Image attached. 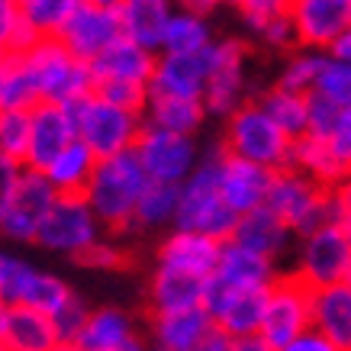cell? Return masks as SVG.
<instances>
[{
    "instance_id": "cell-28",
    "label": "cell",
    "mask_w": 351,
    "mask_h": 351,
    "mask_svg": "<svg viewBox=\"0 0 351 351\" xmlns=\"http://www.w3.org/2000/svg\"><path fill=\"white\" fill-rule=\"evenodd\" d=\"M0 341L10 351H52L62 339L49 313L32 306H7V326Z\"/></svg>"
},
{
    "instance_id": "cell-36",
    "label": "cell",
    "mask_w": 351,
    "mask_h": 351,
    "mask_svg": "<svg viewBox=\"0 0 351 351\" xmlns=\"http://www.w3.org/2000/svg\"><path fill=\"white\" fill-rule=\"evenodd\" d=\"M213 43L210 39V26L203 20V13L193 10H181L174 13L165 29V43H161V52H200Z\"/></svg>"
},
{
    "instance_id": "cell-7",
    "label": "cell",
    "mask_w": 351,
    "mask_h": 351,
    "mask_svg": "<svg viewBox=\"0 0 351 351\" xmlns=\"http://www.w3.org/2000/svg\"><path fill=\"white\" fill-rule=\"evenodd\" d=\"M100 232H104V223L84 193H58L49 216L39 226L36 245H43L45 252H55V255L77 258L87 245L100 239Z\"/></svg>"
},
{
    "instance_id": "cell-60",
    "label": "cell",
    "mask_w": 351,
    "mask_h": 351,
    "mask_svg": "<svg viewBox=\"0 0 351 351\" xmlns=\"http://www.w3.org/2000/svg\"><path fill=\"white\" fill-rule=\"evenodd\" d=\"M226 3H235V7H239V3H242V0H226Z\"/></svg>"
},
{
    "instance_id": "cell-51",
    "label": "cell",
    "mask_w": 351,
    "mask_h": 351,
    "mask_svg": "<svg viewBox=\"0 0 351 351\" xmlns=\"http://www.w3.org/2000/svg\"><path fill=\"white\" fill-rule=\"evenodd\" d=\"M232 351H277L271 341L265 339V335H239V339H232Z\"/></svg>"
},
{
    "instance_id": "cell-14",
    "label": "cell",
    "mask_w": 351,
    "mask_h": 351,
    "mask_svg": "<svg viewBox=\"0 0 351 351\" xmlns=\"http://www.w3.org/2000/svg\"><path fill=\"white\" fill-rule=\"evenodd\" d=\"M245 45L239 39L210 45V75H206V90L203 104L206 113L213 117H229L235 107H242L245 100Z\"/></svg>"
},
{
    "instance_id": "cell-35",
    "label": "cell",
    "mask_w": 351,
    "mask_h": 351,
    "mask_svg": "<svg viewBox=\"0 0 351 351\" xmlns=\"http://www.w3.org/2000/svg\"><path fill=\"white\" fill-rule=\"evenodd\" d=\"M178 197H181V184L152 181L149 178L145 191H142V197H138V203H136V219H132V226H142V229L174 226Z\"/></svg>"
},
{
    "instance_id": "cell-44",
    "label": "cell",
    "mask_w": 351,
    "mask_h": 351,
    "mask_svg": "<svg viewBox=\"0 0 351 351\" xmlns=\"http://www.w3.org/2000/svg\"><path fill=\"white\" fill-rule=\"evenodd\" d=\"M77 261L84 267H94V271H113V267H119L126 261V255H123L113 242H107V239L100 235L94 245H87L84 252L77 255Z\"/></svg>"
},
{
    "instance_id": "cell-46",
    "label": "cell",
    "mask_w": 351,
    "mask_h": 351,
    "mask_svg": "<svg viewBox=\"0 0 351 351\" xmlns=\"http://www.w3.org/2000/svg\"><path fill=\"white\" fill-rule=\"evenodd\" d=\"M20 23H23L20 3L16 0H0V52H10Z\"/></svg>"
},
{
    "instance_id": "cell-16",
    "label": "cell",
    "mask_w": 351,
    "mask_h": 351,
    "mask_svg": "<svg viewBox=\"0 0 351 351\" xmlns=\"http://www.w3.org/2000/svg\"><path fill=\"white\" fill-rule=\"evenodd\" d=\"M119 36H123V23H119L117 7H100V3H87V0H81V7L68 16V23L58 32V39L84 62H94Z\"/></svg>"
},
{
    "instance_id": "cell-1",
    "label": "cell",
    "mask_w": 351,
    "mask_h": 351,
    "mask_svg": "<svg viewBox=\"0 0 351 351\" xmlns=\"http://www.w3.org/2000/svg\"><path fill=\"white\" fill-rule=\"evenodd\" d=\"M149 184V174L142 168V161L136 158V152H119V155H107L97 158V168L87 181V203L94 206V213L100 216L104 229H126L136 219V203Z\"/></svg>"
},
{
    "instance_id": "cell-38",
    "label": "cell",
    "mask_w": 351,
    "mask_h": 351,
    "mask_svg": "<svg viewBox=\"0 0 351 351\" xmlns=\"http://www.w3.org/2000/svg\"><path fill=\"white\" fill-rule=\"evenodd\" d=\"M29 129H32V110H0V152L7 158L26 165Z\"/></svg>"
},
{
    "instance_id": "cell-40",
    "label": "cell",
    "mask_w": 351,
    "mask_h": 351,
    "mask_svg": "<svg viewBox=\"0 0 351 351\" xmlns=\"http://www.w3.org/2000/svg\"><path fill=\"white\" fill-rule=\"evenodd\" d=\"M94 94L136 113H145L149 104V84H136V81H94Z\"/></svg>"
},
{
    "instance_id": "cell-49",
    "label": "cell",
    "mask_w": 351,
    "mask_h": 351,
    "mask_svg": "<svg viewBox=\"0 0 351 351\" xmlns=\"http://www.w3.org/2000/svg\"><path fill=\"white\" fill-rule=\"evenodd\" d=\"M332 206H335V219L348 223L351 219V174L332 187Z\"/></svg>"
},
{
    "instance_id": "cell-52",
    "label": "cell",
    "mask_w": 351,
    "mask_h": 351,
    "mask_svg": "<svg viewBox=\"0 0 351 351\" xmlns=\"http://www.w3.org/2000/svg\"><path fill=\"white\" fill-rule=\"evenodd\" d=\"M329 55H335V58H345V62H351V26H348L345 32H341L335 43H332Z\"/></svg>"
},
{
    "instance_id": "cell-45",
    "label": "cell",
    "mask_w": 351,
    "mask_h": 351,
    "mask_svg": "<svg viewBox=\"0 0 351 351\" xmlns=\"http://www.w3.org/2000/svg\"><path fill=\"white\" fill-rule=\"evenodd\" d=\"M277 351H345V348H341L339 341H332L329 335H322L319 329H313V326H309L306 332H300L297 339L284 341Z\"/></svg>"
},
{
    "instance_id": "cell-8",
    "label": "cell",
    "mask_w": 351,
    "mask_h": 351,
    "mask_svg": "<svg viewBox=\"0 0 351 351\" xmlns=\"http://www.w3.org/2000/svg\"><path fill=\"white\" fill-rule=\"evenodd\" d=\"M132 152H136V158L142 161V168H145L152 181H171V184H181L200 161L193 136L152 126V123L142 126Z\"/></svg>"
},
{
    "instance_id": "cell-9",
    "label": "cell",
    "mask_w": 351,
    "mask_h": 351,
    "mask_svg": "<svg viewBox=\"0 0 351 351\" xmlns=\"http://www.w3.org/2000/svg\"><path fill=\"white\" fill-rule=\"evenodd\" d=\"M309 326H313V287L297 274L277 277L267 290L265 319L258 335H265L274 348H280L284 341L297 339Z\"/></svg>"
},
{
    "instance_id": "cell-21",
    "label": "cell",
    "mask_w": 351,
    "mask_h": 351,
    "mask_svg": "<svg viewBox=\"0 0 351 351\" xmlns=\"http://www.w3.org/2000/svg\"><path fill=\"white\" fill-rule=\"evenodd\" d=\"M216 322L206 306L178 309V313H155L152 322V341L155 351H200L206 332Z\"/></svg>"
},
{
    "instance_id": "cell-4",
    "label": "cell",
    "mask_w": 351,
    "mask_h": 351,
    "mask_svg": "<svg viewBox=\"0 0 351 351\" xmlns=\"http://www.w3.org/2000/svg\"><path fill=\"white\" fill-rule=\"evenodd\" d=\"M223 149L248 158L255 165L277 171L290 165V152H293V138L267 117V110L258 100H245L242 107H235L226 117V138Z\"/></svg>"
},
{
    "instance_id": "cell-15",
    "label": "cell",
    "mask_w": 351,
    "mask_h": 351,
    "mask_svg": "<svg viewBox=\"0 0 351 351\" xmlns=\"http://www.w3.org/2000/svg\"><path fill=\"white\" fill-rule=\"evenodd\" d=\"M287 16L297 32V45L329 52L351 26V0H290Z\"/></svg>"
},
{
    "instance_id": "cell-53",
    "label": "cell",
    "mask_w": 351,
    "mask_h": 351,
    "mask_svg": "<svg viewBox=\"0 0 351 351\" xmlns=\"http://www.w3.org/2000/svg\"><path fill=\"white\" fill-rule=\"evenodd\" d=\"M178 3H181L184 10H193V13H203V16H206V13L213 10L219 0H178Z\"/></svg>"
},
{
    "instance_id": "cell-23",
    "label": "cell",
    "mask_w": 351,
    "mask_h": 351,
    "mask_svg": "<svg viewBox=\"0 0 351 351\" xmlns=\"http://www.w3.org/2000/svg\"><path fill=\"white\" fill-rule=\"evenodd\" d=\"M290 235H293V229H290L267 203H261V206L248 210V213H239V223H235V229H232V242L252 248L258 255L277 258L287 252Z\"/></svg>"
},
{
    "instance_id": "cell-18",
    "label": "cell",
    "mask_w": 351,
    "mask_h": 351,
    "mask_svg": "<svg viewBox=\"0 0 351 351\" xmlns=\"http://www.w3.org/2000/svg\"><path fill=\"white\" fill-rule=\"evenodd\" d=\"M210 45L200 52H161L155 62V75L149 81V94L200 97L203 100L206 75H210Z\"/></svg>"
},
{
    "instance_id": "cell-10",
    "label": "cell",
    "mask_w": 351,
    "mask_h": 351,
    "mask_svg": "<svg viewBox=\"0 0 351 351\" xmlns=\"http://www.w3.org/2000/svg\"><path fill=\"white\" fill-rule=\"evenodd\" d=\"M75 290L62 277L32 267L16 255H0V300L7 306H32L52 316Z\"/></svg>"
},
{
    "instance_id": "cell-2",
    "label": "cell",
    "mask_w": 351,
    "mask_h": 351,
    "mask_svg": "<svg viewBox=\"0 0 351 351\" xmlns=\"http://www.w3.org/2000/svg\"><path fill=\"white\" fill-rule=\"evenodd\" d=\"M219 152L223 149L200 158L197 168L181 181L174 229H193V232H206L226 242V239H232L239 213L226 203L223 191H219Z\"/></svg>"
},
{
    "instance_id": "cell-43",
    "label": "cell",
    "mask_w": 351,
    "mask_h": 351,
    "mask_svg": "<svg viewBox=\"0 0 351 351\" xmlns=\"http://www.w3.org/2000/svg\"><path fill=\"white\" fill-rule=\"evenodd\" d=\"M287 3L290 0H242V3H239V10H242L245 23H248L252 29L261 32L271 20H277V16H284V13H287Z\"/></svg>"
},
{
    "instance_id": "cell-48",
    "label": "cell",
    "mask_w": 351,
    "mask_h": 351,
    "mask_svg": "<svg viewBox=\"0 0 351 351\" xmlns=\"http://www.w3.org/2000/svg\"><path fill=\"white\" fill-rule=\"evenodd\" d=\"M26 165H20V161L7 158L3 152H0V213H3V206L10 203L13 191H16V181H20V174Z\"/></svg>"
},
{
    "instance_id": "cell-61",
    "label": "cell",
    "mask_w": 351,
    "mask_h": 351,
    "mask_svg": "<svg viewBox=\"0 0 351 351\" xmlns=\"http://www.w3.org/2000/svg\"><path fill=\"white\" fill-rule=\"evenodd\" d=\"M0 351H10V348H7V345H3V341H0Z\"/></svg>"
},
{
    "instance_id": "cell-54",
    "label": "cell",
    "mask_w": 351,
    "mask_h": 351,
    "mask_svg": "<svg viewBox=\"0 0 351 351\" xmlns=\"http://www.w3.org/2000/svg\"><path fill=\"white\" fill-rule=\"evenodd\" d=\"M110 351H149V348H145L138 339H129V341H123V345H117V348H110Z\"/></svg>"
},
{
    "instance_id": "cell-55",
    "label": "cell",
    "mask_w": 351,
    "mask_h": 351,
    "mask_svg": "<svg viewBox=\"0 0 351 351\" xmlns=\"http://www.w3.org/2000/svg\"><path fill=\"white\" fill-rule=\"evenodd\" d=\"M3 326H7V303L0 300V339H3Z\"/></svg>"
},
{
    "instance_id": "cell-57",
    "label": "cell",
    "mask_w": 351,
    "mask_h": 351,
    "mask_svg": "<svg viewBox=\"0 0 351 351\" xmlns=\"http://www.w3.org/2000/svg\"><path fill=\"white\" fill-rule=\"evenodd\" d=\"M87 3H100V7H117L119 0H87Z\"/></svg>"
},
{
    "instance_id": "cell-27",
    "label": "cell",
    "mask_w": 351,
    "mask_h": 351,
    "mask_svg": "<svg viewBox=\"0 0 351 351\" xmlns=\"http://www.w3.org/2000/svg\"><path fill=\"white\" fill-rule=\"evenodd\" d=\"M290 165H293V168H300L303 174H309L316 184L329 187V191L351 174V165L341 158L339 152L332 149L329 138H326V136H313V132L293 138Z\"/></svg>"
},
{
    "instance_id": "cell-34",
    "label": "cell",
    "mask_w": 351,
    "mask_h": 351,
    "mask_svg": "<svg viewBox=\"0 0 351 351\" xmlns=\"http://www.w3.org/2000/svg\"><path fill=\"white\" fill-rule=\"evenodd\" d=\"M258 104L267 110V117L274 119L290 138H300L309 132V94L277 84V87H271Z\"/></svg>"
},
{
    "instance_id": "cell-17",
    "label": "cell",
    "mask_w": 351,
    "mask_h": 351,
    "mask_svg": "<svg viewBox=\"0 0 351 351\" xmlns=\"http://www.w3.org/2000/svg\"><path fill=\"white\" fill-rule=\"evenodd\" d=\"M75 123L64 104L52 100H39L32 107V129H29V155H26V168L45 171L52 165L58 152H64L75 142Z\"/></svg>"
},
{
    "instance_id": "cell-33",
    "label": "cell",
    "mask_w": 351,
    "mask_h": 351,
    "mask_svg": "<svg viewBox=\"0 0 351 351\" xmlns=\"http://www.w3.org/2000/svg\"><path fill=\"white\" fill-rule=\"evenodd\" d=\"M39 87L20 52H7L0 64V110H32L39 104Z\"/></svg>"
},
{
    "instance_id": "cell-12",
    "label": "cell",
    "mask_w": 351,
    "mask_h": 351,
    "mask_svg": "<svg viewBox=\"0 0 351 351\" xmlns=\"http://www.w3.org/2000/svg\"><path fill=\"white\" fill-rule=\"evenodd\" d=\"M348 265H351V242L345 235V226L339 219H332V223L303 235V248H300V261L293 274L303 277L309 287H326V284L345 280Z\"/></svg>"
},
{
    "instance_id": "cell-20",
    "label": "cell",
    "mask_w": 351,
    "mask_h": 351,
    "mask_svg": "<svg viewBox=\"0 0 351 351\" xmlns=\"http://www.w3.org/2000/svg\"><path fill=\"white\" fill-rule=\"evenodd\" d=\"M155 62L158 52H152L145 45L132 43L129 36H119L113 45L90 62L94 81H136V84H149L155 75Z\"/></svg>"
},
{
    "instance_id": "cell-32",
    "label": "cell",
    "mask_w": 351,
    "mask_h": 351,
    "mask_svg": "<svg viewBox=\"0 0 351 351\" xmlns=\"http://www.w3.org/2000/svg\"><path fill=\"white\" fill-rule=\"evenodd\" d=\"M94 168H97V155L87 149L81 138H75L68 149L55 155L52 165L43 174L52 181V187L58 193H84Z\"/></svg>"
},
{
    "instance_id": "cell-39",
    "label": "cell",
    "mask_w": 351,
    "mask_h": 351,
    "mask_svg": "<svg viewBox=\"0 0 351 351\" xmlns=\"http://www.w3.org/2000/svg\"><path fill=\"white\" fill-rule=\"evenodd\" d=\"M313 90L322 97H329V100H335L339 107H351V62L335 58V55H326Z\"/></svg>"
},
{
    "instance_id": "cell-24",
    "label": "cell",
    "mask_w": 351,
    "mask_h": 351,
    "mask_svg": "<svg viewBox=\"0 0 351 351\" xmlns=\"http://www.w3.org/2000/svg\"><path fill=\"white\" fill-rule=\"evenodd\" d=\"M210 277L223 280L229 287H271L277 280V271H274V258L258 255L252 248L226 239L223 248H219L216 271Z\"/></svg>"
},
{
    "instance_id": "cell-13",
    "label": "cell",
    "mask_w": 351,
    "mask_h": 351,
    "mask_svg": "<svg viewBox=\"0 0 351 351\" xmlns=\"http://www.w3.org/2000/svg\"><path fill=\"white\" fill-rule=\"evenodd\" d=\"M267 290L271 287H229L216 277H206L203 306L210 309L216 326L226 329L232 339L255 335V332H261V319H265Z\"/></svg>"
},
{
    "instance_id": "cell-22",
    "label": "cell",
    "mask_w": 351,
    "mask_h": 351,
    "mask_svg": "<svg viewBox=\"0 0 351 351\" xmlns=\"http://www.w3.org/2000/svg\"><path fill=\"white\" fill-rule=\"evenodd\" d=\"M219 248H223V242L213 235L193 232V229H174L158 248V265L210 277L216 271V261H219Z\"/></svg>"
},
{
    "instance_id": "cell-11",
    "label": "cell",
    "mask_w": 351,
    "mask_h": 351,
    "mask_svg": "<svg viewBox=\"0 0 351 351\" xmlns=\"http://www.w3.org/2000/svg\"><path fill=\"white\" fill-rule=\"evenodd\" d=\"M55 197H58V191L43 171L23 168L16 191H13L10 203L0 213V235L10 239V242H36L39 226L52 210Z\"/></svg>"
},
{
    "instance_id": "cell-26",
    "label": "cell",
    "mask_w": 351,
    "mask_h": 351,
    "mask_svg": "<svg viewBox=\"0 0 351 351\" xmlns=\"http://www.w3.org/2000/svg\"><path fill=\"white\" fill-rule=\"evenodd\" d=\"M119 23H123V36L132 43L145 45L152 52H161L165 43V29H168L171 16V0H119Z\"/></svg>"
},
{
    "instance_id": "cell-56",
    "label": "cell",
    "mask_w": 351,
    "mask_h": 351,
    "mask_svg": "<svg viewBox=\"0 0 351 351\" xmlns=\"http://www.w3.org/2000/svg\"><path fill=\"white\" fill-rule=\"evenodd\" d=\"M52 351H77V345H71V341H58Z\"/></svg>"
},
{
    "instance_id": "cell-50",
    "label": "cell",
    "mask_w": 351,
    "mask_h": 351,
    "mask_svg": "<svg viewBox=\"0 0 351 351\" xmlns=\"http://www.w3.org/2000/svg\"><path fill=\"white\" fill-rule=\"evenodd\" d=\"M200 351H232V335L226 329H219V326H213V329L206 332Z\"/></svg>"
},
{
    "instance_id": "cell-58",
    "label": "cell",
    "mask_w": 351,
    "mask_h": 351,
    "mask_svg": "<svg viewBox=\"0 0 351 351\" xmlns=\"http://www.w3.org/2000/svg\"><path fill=\"white\" fill-rule=\"evenodd\" d=\"M341 226H345V235H348V242H351V219L348 223H341Z\"/></svg>"
},
{
    "instance_id": "cell-6",
    "label": "cell",
    "mask_w": 351,
    "mask_h": 351,
    "mask_svg": "<svg viewBox=\"0 0 351 351\" xmlns=\"http://www.w3.org/2000/svg\"><path fill=\"white\" fill-rule=\"evenodd\" d=\"M265 203L293 229V235H300V239L335 219L332 191L322 187V184H316L309 174H303V171L293 168V165L274 171Z\"/></svg>"
},
{
    "instance_id": "cell-31",
    "label": "cell",
    "mask_w": 351,
    "mask_h": 351,
    "mask_svg": "<svg viewBox=\"0 0 351 351\" xmlns=\"http://www.w3.org/2000/svg\"><path fill=\"white\" fill-rule=\"evenodd\" d=\"M145 123L161 129H174V132H187L193 136L206 119V104L200 97H174V94H149L145 104Z\"/></svg>"
},
{
    "instance_id": "cell-30",
    "label": "cell",
    "mask_w": 351,
    "mask_h": 351,
    "mask_svg": "<svg viewBox=\"0 0 351 351\" xmlns=\"http://www.w3.org/2000/svg\"><path fill=\"white\" fill-rule=\"evenodd\" d=\"M129 339H136L132 316L117 306H104V309H90L84 329L77 332V339L71 345H77V351H110Z\"/></svg>"
},
{
    "instance_id": "cell-19",
    "label": "cell",
    "mask_w": 351,
    "mask_h": 351,
    "mask_svg": "<svg viewBox=\"0 0 351 351\" xmlns=\"http://www.w3.org/2000/svg\"><path fill=\"white\" fill-rule=\"evenodd\" d=\"M274 171L265 165H255L248 158H239L232 152H219V191L235 213H248L267 200Z\"/></svg>"
},
{
    "instance_id": "cell-29",
    "label": "cell",
    "mask_w": 351,
    "mask_h": 351,
    "mask_svg": "<svg viewBox=\"0 0 351 351\" xmlns=\"http://www.w3.org/2000/svg\"><path fill=\"white\" fill-rule=\"evenodd\" d=\"M313 329L348 351L351 345V287L345 280L313 287Z\"/></svg>"
},
{
    "instance_id": "cell-63",
    "label": "cell",
    "mask_w": 351,
    "mask_h": 351,
    "mask_svg": "<svg viewBox=\"0 0 351 351\" xmlns=\"http://www.w3.org/2000/svg\"><path fill=\"white\" fill-rule=\"evenodd\" d=\"M348 351H351V345H348Z\"/></svg>"
},
{
    "instance_id": "cell-62",
    "label": "cell",
    "mask_w": 351,
    "mask_h": 351,
    "mask_svg": "<svg viewBox=\"0 0 351 351\" xmlns=\"http://www.w3.org/2000/svg\"><path fill=\"white\" fill-rule=\"evenodd\" d=\"M3 55H7V52H0V64H3Z\"/></svg>"
},
{
    "instance_id": "cell-5",
    "label": "cell",
    "mask_w": 351,
    "mask_h": 351,
    "mask_svg": "<svg viewBox=\"0 0 351 351\" xmlns=\"http://www.w3.org/2000/svg\"><path fill=\"white\" fill-rule=\"evenodd\" d=\"M29 64L39 97L52 104H71L77 97H87L94 90V71L90 62L77 58L58 36H43L36 45L20 52Z\"/></svg>"
},
{
    "instance_id": "cell-37",
    "label": "cell",
    "mask_w": 351,
    "mask_h": 351,
    "mask_svg": "<svg viewBox=\"0 0 351 351\" xmlns=\"http://www.w3.org/2000/svg\"><path fill=\"white\" fill-rule=\"evenodd\" d=\"M23 20L39 36H58L68 16L81 7V0H16Z\"/></svg>"
},
{
    "instance_id": "cell-42",
    "label": "cell",
    "mask_w": 351,
    "mask_h": 351,
    "mask_svg": "<svg viewBox=\"0 0 351 351\" xmlns=\"http://www.w3.org/2000/svg\"><path fill=\"white\" fill-rule=\"evenodd\" d=\"M87 316H90V306H87L77 293H71V297L64 300L62 306L52 313V322H55V329H58V339H62V341H75L77 332L84 329Z\"/></svg>"
},
{
    "instance_id": "cell-59",
    "label": "cell",
    "mask_w": 351,
    "mask_h": 351,
    "mask_svg": "<svg viewBox=\"0 0 351 351\" xmlns=\"http://www.w3.org/2000/svg\"><path fill=\"white\" fill-rule=\"evenodd\" d=\"M345 284L351 287V265H348V271H345Z\"/></svg>"
},
{
    "instance_id": "cell-25",
    "label": "cell",
    "mask_w": 351,
    "mask_h": 351,
    "mask_svg": "<svg viewBox=\"0 0 351 351\" xmlns=\"http://www.w3.org/2000/svg\"><path fill=\"white\" fill-rule=\"evenodd\" d=\"M206 277L181 271V267L158 265L149 284V303L155 313H178V309L203 306Z\"/></svg>"
},
{
    "instance_id": "cell-47",
    "label": "cell",
    "mask_w": 351,
    "mask_h": 351,
    "mask_svg": "<svg viewBox=\"0 0 351 351\" xmlns=\"http://www.w3.org/2000/svg\"><path fill=\"white\" fill-rule=\"evenodd\" d=\"M326 138L332 142V149L339 152L341 158L351 165V107L341 110L339 119H335V126L326 132Z\"/></svg>"
},
{
    "instance_id": "cell-41",
    "label": "cell",
    "mask_w": 351,
    "mask_h": 351,
    "mask_svg": "<svg viewBox=\"0 0 351 351\" xmlns=\"http://www.w3.org/2000/svg\"><path fill=\"white\" fill-rule=\"evenodd\" d=\"M322 58H326V55H319V52H303V55H297V58H290L277 84L290 87V90H303V94H309L313 84H316V77H319Z\"/></svg>"
},
{
    "instance_id": "cell-3",
    "label": "cell",
    "mask_w": 351,
    "mask_h": 351,
    "mask_svg": "<svg viewBox=\"0 0 351 351\" xmlns=\"http://www.w3.org/2000/svg\"><path fill=\"white\" fill-rule=\"evenodd\" d=\"M64 107L71 113L75 136L94 152L97 158L129 152L136 145L142 126H145V117H142V113L117 107V104L104 100V97L94 94V90L87 97H77L71 104H64Z\"/></svg>"
}]
</instances>
